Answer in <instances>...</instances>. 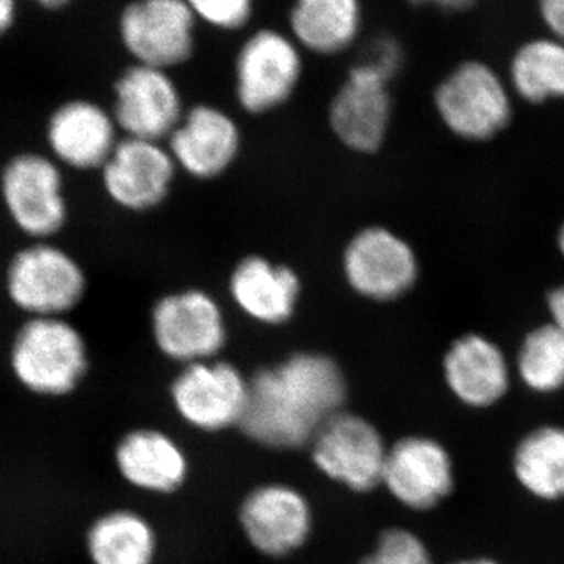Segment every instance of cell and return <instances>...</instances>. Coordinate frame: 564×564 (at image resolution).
Returning a JSON list of instances; mask_svg holds the SVG:
<instances>
[{"instance_id":"6da1fadb","label":"cell","mask_w":564,"mask_h":564,"mask_svg":"<svg viewBox=\"0 0 564 564\" xmlns=\"http://www.w3.org/2000/svg\"><path fill=\"white\" fill-rule=\"evenodd\" d=\"M347 373L325 351L299 350L250 375L240 432L272 452L307 448L318 430L347 408Z\"/></svg>"},{"instance_id":"7a4b0ae2","label":"cell","mask_w":564,"mask_h":564,"mask_svg":"<svg viewBox=\"0 0 564 564\" xmlns=\"http://www.w3.org/2000/svg\"><path fill=\"white\" fill-rule=\"evenodd\" d=\"M155 350L177 367L221 358L229 322L220 300L198 285L162 293L150 311Z\"/></svg>"},{"instance_id":"3957f363","label":"cell","mask_w":564,"mask_h":564,"mask_svg":"<svg viewBox=\"0 0 564 564\" xmlns=\"http://www.w3.org/2000/svg\"><path fill=\"white\" fill-rule=\"evenodd\" d=\"M10 364L29 391L62 397L76 391L87 377L90 356L84 334L65 317H33L18 329Z\"/></svg>"},{"instance_id":"277c9868","label":"cell","mask_w":564,"mask_h":564,"mask_svg":"<svg viewBox=\"0 0 564 564\" xmlns=\"http://www.w3.org/2000/svg\"><path fill=\"white\" fill-rule=\"evenodd\" d=\"M340 276L362 302H399L413 291L421 262L413 245L383 225H367L348 237L340 252Z\"/></svg>"},{"instance_id":"5b68a950","label":"cell","mask_w":564,"mask_h":564,"mask_svg":"<svg viewBox=\"0 0 564 564\" xmlns=\"http://www.w3.org/2000/svg\"><path fill=\"white\" fill-rule=\"evenodd\" d=\"M6 292L17 310L33 317H65L88 292L80 262L58 245L33 242L11 258Z\"/></svg>"},{"instance_id":"8992f818","label":"cell","mask_w":564,"mask_h":564,"mask_svg":"<svg viewBox=\"0 0 564 564\" xmlns=\"http://www.w3.org/2000/svg\"><path fill=\"white\" fill-rule=\"evenodd\" d=\"M174 414L195 432L240 429L250 400V377L228 359L180 367L169 386Z\"/></svg>"},{"instance_id":"52a82bcc","label":"cell","mask_w":564,"mask_h":564,"mask_svg":"<svg viewBox=\"0 0 564 564\" xmlns=\"http://www.w3.org/2000/svg\"><path fill=\"white\" fill-rule=\"evenodd\" d=\"M307 451L314 469L348 492L366 496L381 488L389 444L366 415L345 408L318 430Z\"/></svg>"},{"instance_id":"ba28073f","label":"cell","mask_w":564,"mask_h":564,"mask_svg":"<svg viewBox=\"0 0 564 564\" xmlns=\"http://www.w3.org/2000/svg\"><path fill=\"white\" fill-rule=\"evenodd\" d=\"M0 196L11 223L33 242H47L68 225L65 177L50 155H13L0 173Z\"/></svg>"},{"instance_id":"9c48e42d","label":"cell","mask_w":564,"mask_h":564,"mask_svg":"<svg viewBox=\"0 0 564 564\" xmlns=\"http://www.w3.org/2000/svg\"><path fill=\"white\" fill-rule=\"evenodd\" d=\"M237 522L252 551L265 558L285 560L310 543L315 510L299 486L265 481L245 494L237 508Z\"/></svg>"},{"instance_id":"30bf717a","label":"cell","mask_w":564,"mask_h":564,"mask_svg":"<svg viewBox=\"0 0 564 564\" xmlns=\"http://www.w3.org/2000/svg\"><path fill=\"white\" fill-rule=\"evenodd\" d=\"M433 101L445 128L469 141L494 139L513 115L507 85L491 66L478 61L459 63L437 85Z\"/></svg>"},{"instance_id":"8fae6325","label":"cell","mask_w":564,"mask_h":564,"mask_svg":"<svg viewBox=\"0 0 564 564\" xmlns=\"http://www.w3.org/2000/svg\"><path fill=\"white\" fill-rule=\"evenodd\" d=\"M303 76L299 44L284 33L259 31L245 41L234 66V93L240 109L263 117L291 101Z\"/></svg>"},{"instance_id":"7c38bea8","label":"cell","mask_w":564,"mask_h":564,"mask_svg":"<svg viewBox=\"0 0 564 564\" xmlns=\"http://www.w3.org/2000/svg\"><path fill=\"white\" fill-rule=\"evenodd\" d=\"M99 174L109 202L137 215L150 214L169 202L181 176L165 141L129 137H121Z\"/></svg>"},{"instance_id":"4fadbf2b","label":"cell","mask_w":564,"mask_h":564,"mask_svg":"<svg viewBox=\"0 0 564 564\" xmlns=\"http://www.w3.org/2000/svg\"><path fill=\"white\" fill-rule=\"evenodd\" d=\"M455 462L436 437L406 434L389 444L381 488L414 513H429L455 491Z\"/></svg>"},{"instance_id":"5bb4252c","label":"cell","mask_w":564,"mask_h":564,"mask_svg":"<svg viewBox=\"0 0 564 564\" xmlns=\"http://www.w3.org/2000/svg\"><path fill=\"white\" fill-rule=\"evenodd\" d=\"M391 80L359 62L328 106V128L337 143L356 155L381 151L392 124Z\"/></svg>"},{"instance_id":"9a60e30c","label":"cell","mask_w":564,"mask_h":564,"mask_svg":"<svg viewBox=\"0 0 564 564\" xmlns=\"http://www.w3.org/2000/svg\"><path fill=\"white\" fill-rule=\"evenodd\" d=\"M195 22L185 0H135L122 11L121 41L139 65L170 70L192 57Z\"/></svg>"},{"instance_id":"2e32d148","label":"cell","mask_w":564,"mask_h":564,"mask_svg":"<svg viewBox=\"0 0 564 564\" xmlns=\"http://www.w3.org/2000/svg\"><path fill=\"white\" fill-rule=\"evenodd\" d=\"M226 292L234 310L252 325L282 328L299 314L303 278L289 263L250 252L234 263Z\"/></svg>"},{"instance_id":"e0dca14e","label":"cell","mask_w":564,"mask_h":564,"mask_svg":"<svg viewBox=\"0 0 564 564\" xmlns=\"http://www.w3.org/2000/svg\"><path fill=\"white\" fill-rule=\"evenodd\" d=\"M181 174L212 182L231 172L243 150V133L229 111L196 104L165 141Z\"/></svg>"},{"instance_id":"ac0fdd59","label":"cell","mask_w":564,"mask_h":564,"mask_svg":"<svg viewBox=\"0 0 564 564\" xmlns=\"http://www.w3.org/2000/svg\"><path fill=\"white\" fill-rule=\"evenodd\" d=\"M113 95L111 115L129 139L166 141L187 110L170 70L139 63L118 77Z\"/></svg>"},{"instance_id":"d6986e66","label":"cell","mask_w":564,"mask_h":564,"mask_svg":"<svg viewBox=\"0 0 564 564\" xmlns=\"http://www.w3.org/2000/svg\"><path fill=\"white\" fill-rule=\"evenodd\" d=\"M120 140L111 111L90 99L63 102L46 124L52 159L74 172L99 173Z\"/></svg>"},{"instance_id":"ffe728a7","label":"cell","mask_w":564,"mask_h":564,"mask_svg":"<svg viewBox=\"0 0 564 564\" xmlns=\"http://www.w3.org/2000/svg\"><path fill=\"white\" fill-rule=\"evenodd\" d=\"M122 480L152 496H173L191 480L192 462L184 445L165 430H131L115 447Z\"/></svg>"},{"instance_id":"44dd1931","label":"cell","mask_w":564,"mask_h":564,"mask_svg":"<svg viewBox=\"0 0 564 564\" xmlns=\"http://www.w3.org/2000/svg\"><path fill=\"white\" fill-rule=\"evenodd\" d=\"M443 377L452 395L464 406L488 410L510 391L511 369L502 348L484 334H463L447 348Z\"/></svg>"},{"instance_id":"7402d4cb","label":"cell","mask_w":564,"mask_h":564,"mask_svg":"<svg viewBox=\"0 0 564 564\" xmlns=\"http://www.w3.org/2000/svg\"><path fill=\"white\" fill-rule=\"evenodd\" d=\"M87 549L93 564H155L159 534L147 516L121 508L93 522Z\"/></svg>"},{"instance_id":"603a6c76","label":"cell","mask_w":564,"mask_h":564,"mask_svg":"<svg viewBox=\"0 0 564 564\" xmlns=\"http://www.w3.org/2000/svg\"><path fill=\"white\" fill-rule=\"evenodd\" d=\"M511 469L518 485L543 502L564 500V426L540 425L513 452Z\"/></svg>"},{"instance_id":"cb8c5ba5","label":"cell","mask_w":564,"mask_h":564,"mask_svg":"<svg viewBox=\"0 0 564 564\" xmlns=\"http://www.w3.org/2000/svg\"><path fill=\"white\" fill-rule=\"evenodd\" d=\"M361 24L359 0H296L291 13L293 40L318 55L351 46Z\"/></svg>"},{"instance_id":"d4e9b609","label":"cell","mask_w":564,"mask_h":564,"mask_svg":"<svg viewBox=\"0 0 564 564\" xmlns=\"http://www.w3.org/2000/svg\"><path fill=\"white\" fill-rule=\"evenodd\" d=\"M511 87L527 102L564 99V43L549 36L522 44L510 63Z\"/></svg>"},{"instance_id":"484cf974","label":"cell","mask_w":564,"mask_h":564,"mask_svg":"<svg viewBox=\"0 0 564 564\" xmlns=\"http://www.w3.org/2000/svg\"><path fill=\"white\" fill-rule=\"evenodd\" d=\"M516 372L527 389L551 395L564 389V336L549 322L525 334L516 358Z\"/></svg>"},{"instance_id":"4316f807","label":"cell","mask_w":564,"mask_h":564,"mask_svg":"<svg viewBox=\"0 0 564 564\" xmlns=\"http://www.w3.org/2000/svg\"><path fill=\"white\" fill-rule=\"evenodd\" d=\"M356 564H436L425 541L404 527L381 530L372 551Z\"/></svg>"},{"instance_id":"83f0119b","label":"cell","mask_w":564,"mask_h":564,"mask_svg":"<svg viewBox=\"0 0 564 564\" xmlns=\"http://www.w3.org/2000/svg\"><path fill=\"white\" fill-rule=\"evenodd\" d=\"M199 20L221 29L239 31L252 14V0H185Z\"/></svg>"},{"instance_id":"f1b7e54d","label":"cell","mask_w":564,"mask_h":564,"mask_svg":"<svg viewBox=\"0 0 564 564\" xmlns=\"http://www.w3.org/2000/svg\"><path fill=\"white\" fill-rule=\"evenodd\" d=\"M364 65L370 66L392 82L393 77L400 73L403 65L402 44L392 36H381L375 40L367 50L366 57L362 58Z\"/></svg>"},{"instance_id":"f546056e","label":"cell","mask_w":564,"mask_h":564,"mask_svg":"<svg viewBox=\"0 0 564 564\" xmlns=\"http://www.w3.org/2000/svg\"><path fill=\"white\" fill-rule=\"evenodd\" d=\"M538 7L547 31L564 43V0H538Z\"/></svg>"},{"instance_id":"4dcf8cb0","label":"cell","mask_w":564,"mask_h":564,"mask_svg":"<svg viewBox=\"0 0 564 564\" xmlns=\"http://www.w3.org/2000/svg\"><path fill=\"white\" fill-rule=\"evenodd\" d=\"M547 307L551 313V322L564 336V285H560L549 293Z\"/></svg>"},{"instance_id":"1f68e13d","label":"cell","mask_w":564,"mask_h":564,"mask_svg":"<svg viewBox=\"0 0 564 564\" xmlns=\"http://www.w3.org/2000/svg\"><path fill=\"white\" fill-rule=\"evenodd\" d=\"M413 6H430L445 11H466L473 9L477 0H408Z\"/></svg>"},{"instance_id":"d6a6232c","label":"cell","mask_w":564,"mask_h":564,"mask_svg":"<svg viewBox=\"0 0 564 564\" xmlns=\"http://www.w3.org/2000/svg\"><path fill=\"white\" fill-rule=\"evenodd\" d=\"M17 0H0V36L6 35L17 18Z\"/></svg>"},{"instance_id":"836d02e7","label":"cell","mask_w":564,"mask_h":564,"mask_svg":"<svg viewBox=\"0 0 564 564\" xmlns=\"http://www.w3.org/2000/svg\"><path fill=\"white\" fill-rule=\"evenodd\" d=\"M33 2L39 3V6L44 7V9L57 10L68 6L70 0H33Z\"/></svg>"},{"instance_id":"e575fe53","label":"cell","mask_w":564,"mask_h":564,"mask_svg":"<svg viewBox=\"0 0 564 564\" xmlns=\"http://www.w3.org/2000/svg\"><path fill=\"white\" fill-rule=\"evenodd\" d=\"M451 564H502L497 562V560L488 558V556H478V558H466L459 560V562L451 563Z\"/></svg>"},{"instance_id":"d590c367","label":"cell","mask_w":564,"mask_h":564,"mask_svg":"<svg viewBox=\"0 0 564 564\" xmlns=\"http://www.w3.org/2000/svg\"><path fill=\"white\" fill-rule=\"evenodd\" d=\"M558 250L562 252L564 258V223L562 225V228H560L558 232Z\"/></svg>"}]
</instances>
